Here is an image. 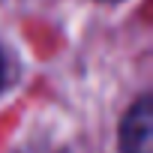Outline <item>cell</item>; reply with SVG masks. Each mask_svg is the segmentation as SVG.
Here are the masks:
<instances>
[{"mask_svg":"<svg viewBox=\"0 0 153 153\" xmlns=\"http://www.w3.org/2000/svg\"><path fill=\"white\" fill-rule=\"evenodd\" d=\"M150 141H153V111H150V99L141 96L129 108L120 126V150L123 153H153Z\"/></svg>","mask_w":153,"mask_h":153,"instance_id":"6da1fadb","label":"cell"},{"mask_svg":"<svg viewBox=\"0 0 153 153\" xmlns=\"http://www.w3.org/2000/svg\"><path fill=\"white\" fill-rule=\"evenodd\" d=\"M3 78H6V66H3V54H0V87H3Z\"/></svg>","mask_w":153,"mask_h":153,"instance_id":"7a4b0ae2","label":"cell"},{"mask_svg":"<svg viewBox=\"0 0 153 153\" xmlns=\"http://www.w3.org/2000/svg\"><path fill=\"white\" fill-rule=\"evenodd\" d=\"M108 3H114V0H108Z\"/></svg>","mask_w":153,"mask_h":153,"instance_id":"3957f363","label":"cell"}]
</instances>
